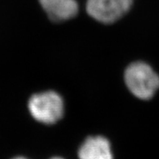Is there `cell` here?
I'll use <instances>...</instances> for the list:
<instances>
[{"mask_svg": "<svg viewBox=\"0 0 159 159\" xmlns=\"http://www.w3.org/2000/svg\"><path fill=\"white\" fill-rule=\"evenodd\" d=\"M125 84L132 94L141 100L152 98L159 89L158 74L144 62H135L127 67Z\"/></svg>", "mask_w": 159, "mask_h": 159, "instance_id": "obj_1", "label": "cell"}, {"mask_svg": "<svg viewBox=\"0 0 159 159\" xmlns=\"http://www.w3.org/2000/svg\"><path fill=\"white\" fill-rule=\"evenodd\" d=\"M29 111L37 121L45 124H54L62 119L64 112L63 101L54 91L34 94L29 101Z\"/></svg>", "mask_w": 159, "mask_h": 159, "instance_id": "obj_2", "label": "cell"}, {"mask_svg": "<svg viewBox=\"0 0 159 159\" xmlns=\"http://www.w3.org/2000/svg\"><path fill=\"white\" fill-rule=\"evenodd\" d=\"M133 0H87L86 11L90 16L103 24H112L130 10Z\"/></svg>", "mask_w": 159, "mask_h": 159, "instance_id": "obj_3", "label": "cell"}, {"mask_svg": "<svg viewBox=\"0 0 159 159\" xmlns=\"http://www.w3.org/2000/svg\"><path fill=\"white\" fill-rule=\"evenodd\" d=\"M39 2L49 18L54 22L72 19L79 11L75 0H39Z\"/></svg>", "mask_w": 159, "mask_h": 159, "instance_id": "obj_4", "label": "cell"}, {"mask_svg": "<svg viewBox=\"0 0 159 159\" xmlns=\"http://www.w3.org/2000/svg\"><path fill=\"white\" fill-rule=\"evenodd\" d=\"M79 159H113L111 144L103 136H90L84 140L78 152Z\"/></svg>", "mask_w": 159, "mask_h": 159, "instance_id": "obj_5", "label": "cell"}, {"mask_svg": "<svg viewBox=\"0 0 159 159\" xmlns=\"http://www.w3.org/2000/svg\"><path fill=\"white\" fill-rule=\"evenodd\" d=\"M14 159H26V158H25V157H16V158Z\"/></svg>", "mask_w": 159, "mask_h": 159, "instance_id": "obj_6", "label": "cell"}, {"mask_svg": "<svg viewBox=\"0 0 159 159\" xmlns=\"http://www.w3.org/2000/svg\"><path fill=\"white\" fill-rule=\"evenodd\" d=\"M52 159H63V158H61V157H54V158Z\"/></svg>", "mask_w": 159, "mask_h": 159, "instance_id": "obj_7", "label": "cell"}]
</instances>
